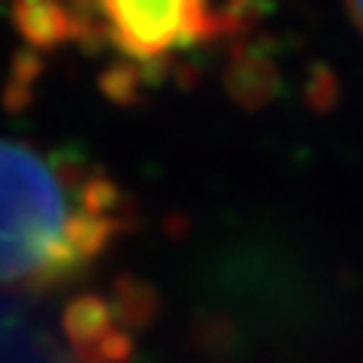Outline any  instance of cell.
Here are the masks:
<instances>
[{
  "mask_svg": "<svg viewBox=\"0 0 363 363\" xmlns=\"http://www.w3.org/2000/svg\"><path fill=\"white\" fill-rule=\"evenodd\" d=\"M133 221V200L97 164L0 140V288L70 285Z\"/></svg>",
  "mask_w": 363,
  "mask_h": 363,
  "instance_id": "1",
  "label": "cell"
},
{
  "mask_svg": "<svg viewBox=\"0 0 363 363\" xmlns=\"http://www.w3.org/2000/svg\"><path fill=\"white\" fill-rule=\"evenodd\" d=\"M155 312V291L130 276L116 279L106 291L73 297L61 321L73 363H133L136 336L152 324Z\"/></svg>",
  "mask_w": 363,
  "mask_h": 363,
  "instance_id": "3",
  "label": "cell"
},
{
  "mask_svg": "<svg viewBox=\"0 0 363 363\" xmlns=\"http://www.w3.org/2000/svg\"><path fill=\"white\" fill-rule=\"evenodd\" d=\"M264 16L267 9L257 4H85L82 43L106 45L118 55L104 76V91L128 104L149 85L188 70L197 55L252 40Z\"/></svg>",
  "mask_w": 363,
  "mask_h": 363,
  "instance_id": "2",
  "label": "cell"
},
{
  "mask_svg": "<svg viewBox=\"0 0 363 363\" xmlns=\"http://www.w3.org/2000/svg\"><path fill=\"white\" fill-rule=\"evenodd\" d=\"M16 30L33 49H58L82 40V6L64 4H16L9 9Z\"/></svg>",
  "mask_w": 363,
  "mask_h": 363,
  "instance_id": "4",
  "label": "cell"
},
{
  "mask_svg": "<svg viewBox=\"0 0 363 363\" xmlns=\"http://www.w3.org/2000/svg\"><path fill=\"white\" fill-rule=\"evenodd\" d=\"M345 16L351 21V28H354L360 37H363V4H348L345 6Z\"/></svg>",
  "mask_w": 363,
  "mask_h": 363,
  "instance_id": "5",
  "label": "cell"
}]
</instances>
